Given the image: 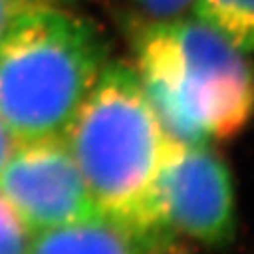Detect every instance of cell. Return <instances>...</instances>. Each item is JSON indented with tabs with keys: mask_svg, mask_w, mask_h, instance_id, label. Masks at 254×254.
Segmentation results:
<instances>
[{
	"mask_svg": "<svg viewBox=\"0 0 254 254\" xmlns=\"http://www.w3.org/2000/svg\"><path fill=\"white\" fill-rule=\"evenodd\" d=\"M134 70L166 137L213 145L254 115V64L194 15L149 19L132 32Z\"/></svg>",
	"mask_w": 254,
	"mask_h": 254,
	"instance_id": "obj_1",
	"label": "cell"
},
{
	"mask_svg": "<svg viewBox=\"0 0 254 254\" xmlns=\"http://www.w3.org/2000/svg\"><path fill=\"white\" fill-rule=\"evenodd\" d=\"M63 137L104 217L168 232L156 203L166 134L132 64L108 61Z\"/></svg>",
	"mask_w": 254,
	"mask_h": 254,
	"instance_id": "obj_2",
	"label": "cell"
},
{
	"mask_svg": "<svg viewBox=\"0 0 254 254\" xmlns=\"http://www.w3.org/2000/svg\"><path fill=\"white\" fill-rule=\"evenodd\" d=\"M108 61L89 21L28 4L0 44V119L15 141L63 136Z\"/></svg>",
	"mask_w": 254,
	"mask_h": 254,
	"instance_id": "obj_3",
	"label": "cell"
},
{
	"mask_svg": "<svg viewBox=\"0 0 254 254\" xmlns=\"http://www.w3.org/2000/svg\"><path fill=\"white\" fill-rule=\"evenodd\" d=\"M162 224L177 237L220 247L236 234V190L226 162L211 145L166 137L156 179Z\"/></svg>",
	"mask_w": 254,
	"mask_h": 254,
	"instance_id": "obj_4",
	"label": "cell"
},
{
	"mask_svg": "<svg viewBox=\"0 0 254 254\" xmlns=\"http://www.w3.org/2000/svg\"><path fill=\"white\" fill-rule=\"evenodd\" d=\"M0 194L30 234L102 215L63 136L17 141L0 170Z\"/></svg>",
	"mask_w": 254,
	"mask_h": 254,
	"instance_id": "obj_5",
	"label": "cell"
},
{
	"mask_svg": "<svg viewBox=\"0 0 254 254\" xmlns=\"http://www.w3.org/2000/svg\"><path fill=\"white\" fill-rule=\"evenodd\" d=\"M28 254H187L179 237L139 230L98 215L70 226L32 234Z\"/></svg>",
	"mask_w": 254,
	"mask_h": 254,
	"instance_id": "obj_6",
	"label": "cell"
},
{
	"mask_svg": "<svg viewBox=\"0 0 254 254\" xmlns=\"http://www.w3.org/2000/svg\"><path fill=\"white\" fill-rule=\"evenodd\" d=\"M192 15L220 32L247 57H254V0H194Z\"/></svg>",
	"mask_w": 254,
	"mask_h": 254,
	"instance_id": "obj_7",
	"label": "cell"
},
{
	"mask_svg": "<svg viewBox=\"0 0 254 254\" xmlns=\"http://www.w3.org/2000/svg\"><path fill=\"white\" fill-rule=\"evenodd\" d=\"M32 234L0 194V254H28Z\"/></svg>",
	"mask_w": 254,
	"mask_h": 254,
	"instance_id": "obj_8",
	"label": "cell"
},
{
	"mask_svg": "<svg viewBox=\"0 0 254 254\" xmlns=\"http://www.w3.org/2000/svg\"><path fill=\"white\" fill-rule=\"evenodd\" d=\"M132 2L153 19L183 15L194 4V0H132Z\"/></svg>",
	"mask_w": 254,
	"mask_h": 254,
	"instance_id": "obj_9",
	"label": "cell"
},
{
	"mask_svg": "<svg viewBox=\"0 0 254 254\" xmlns=\"http://www.w3.org/2000/svg\"><path fill=\"white\" fill-rule=\"evenodd\" d=\"M28 0H0V44L4 42V38L8 36L13 23L17 21L21 11L27 8Z\"/></svg>",
	"mask_w": 254,
	"mask_h": 254,
	"instance_id": "obj_10",
	"label": "cell"
},
{
	"mask_svg": "<svg viewBox=\"0 0 254 254\" xmlns=\"http://www.w3.org/2000/svg\"><path fill=\"white\" fill-rule=\"evenodd\" d=\"M15 143H17L15 137L11 136V132L6 128V125L0 119V170L6 164V160H8V156L11 154V151H13Z\"/></svg>",
	"mask_w": 254,
	"mask_h": 254,
	"instance_id": "obj_11",
	"label": "cell"
},
{
	"mask_svg": "<svg viewBox=\"0 0 254 254\" xmlns=\"http://www.w3.org/2000/svg\"><path fill=\"white\" fill-rule=\"evenodd\" d=\"M32 4H44V6H64V4H70L75 0H28Z\"/></svg>",
	"mask_w": 254,
	"mask_h": 254,
	"instance_id": "obj_12",
	"label": "cell"
}]
</instances>
